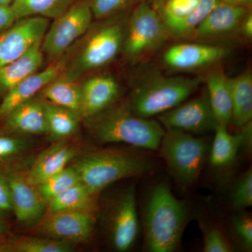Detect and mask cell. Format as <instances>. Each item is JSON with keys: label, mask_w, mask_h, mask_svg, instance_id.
I'll list each match as a JSON object with an SVG mask.
<instances>
[{"label": "cell", "mask_w": 252, "mask_h": 252, "mask_svg": "<svg viewBox=\"0 0 252 252\" xmlns=\"http://www.w3.org/2000/svg\"><path fill=\"white\" fill-rule=\"evenodd\" d=\"M74 244L44 236L11 238V252H71Z\"/></svg>", "instance_id": "f1b7e54d"}, {"label": "cell", "mask_w": 252, "mask_h": 252, "mask_svg": "<svg viewBox=\"0 0 252 252\" xmlns=\"http://www.w3.org/2000/svg\"><path fill=\"white\" fill-rule=\"evenodd\" d=\"M226 48L203 43H181L169 48L162 61L170 69L190 72L212 67L226 57Z\"/></svg>", "instance_id": "5bb4252c"}, {"label": "cell", "mask_w": 252, "mask_h": 252, "mask_svg": "<svg viewBox=\"0 0 252 252\" xmlns=\"http://www.w3.org/2000/svg\"><path fill=\"white\" fill-rule=\"evenodd\" d=\"M240 131L232 135L228 126L219 124L210 152V162L215 168H223L234 162L240 149H251L252 122L240 127Z\"/></svg>", "instance_id": "d6986e66"}, {"label": "cell", "mask_w": 252, "mask_h": 252, "mask_svg": "<svg viewBox=\"0 0 252 252\" xmlns=\"http://www.w3.org/2000/svg\"><path fill=\"white\" fill-rule=\"evenodd\" d=\"M205 81L209 101L217 122L228 126L232 117L229 78L221 67H217L207 74Z\"/></svg>", "instance_id": "7402d4cb"}, {"label": "cell", "mask_w": 252, "mask_h": 252, "mask_svg": "<svg viewBox=\"0 0 252 252\" xmlns=\"http://www.w3.org/2000/svg\"><path fill=\"white\" fill-rule=\"evenodd\" d=\"M64 69V63L59 61L45 69L36 72L21 81L4 94L0 103V119H4L18 106L34 98L49 83L59 77Z\"/></svg>", "instance_id": "e0dca14e"}, {"label": "cell", "mask_w": 252, "mask_h": 252, "mask_svg": "<svg viewBox=\"0 0 252 252\" xmlns=\"http://www.w3.org/2000/svg\"><path fill=\"white\" fill-rule=\"evenodd\" d=\"M17 21L11 5H0V33L11 27Z\"/></svg>", "instance_id": "8d00e7d4"}, {"label": "cell", "mask_w": 252, "mask_h": 252, "mask_svg": "<svg viewBox=\"0 0 252 252\" xmlns=\"http://www.w3.org/2000/svg\"><path fill=\"white\" fill-rule=\"evenodd\" d=\"M45 102L46 122L50 140L56 142L67 140L79 127V115L64 107Z\"/></svg>", "instance_id": "4316f807"}, {"label": "cell", "mask_w": 252, "mask_h": 252, "mask_svg": "<svg viewBox=\"0 0 252 252\" xmlns=\"http://www.w3.org/2000/svg\"><path fill=\"white\" fill-rule=\"evenodd\" d=\"M124 28L113 22L99 28L89 38L73 68L72 77L94 70L109 64L115 59L124 46Z\"/></svg>", "instance_id": "30bf717a"}, {"label": "cell", "mask_w": 252, "mask_h": 252, "mask_svg": "<svg viewBox=\"0 0 252 252\" xmlns=\"http://www.w3.org/2000/svg\"><path fill=\"white\" fill-rule=\"evenodd\" d=\"M239 32L241 33L244 37L251 39L252 37V11H249L245 15L243 21L240 23Z\"/></svg>", "instance_id": "74e56055"}, {"label": "cell", "mask_w": 252, "mask_h": 252, "mask_svg": "<svg viewBox=\"0 0 252 252\" xmlns=\"http://www.w3.org/2000/svg\"><path fill=\"white\" fill-rule=\"evenodd\" d=\"M13 213L12 198L7 177L0 170V218Z\"/></svg>", "instance_id": "d590c367"}, {"label": "cell", "mask_w": 252, "mask_h": 252, "mask_svg": "<svg viewBox=\"0 0 252 252\" xmlns=\"http://www.w3.org/2000/svg\"><path fill=\"white\" fill-rule=\"evenodd\" d=\"M231 227L233 233L244 249L248 252L252 249V220L249 215H235L232 219Z\"/></svg>", "instance_id": "e575fe53"}, {"label": "cell", "mask_w": 252, "mask_h": 252, "mask_svg": "<svg viewBox=\"0 0 252 252\" xmlns=\"http://www.w3.org/2000/svg\"><path fill=\"white\" fill-rule=\"evenodd\" d=\"M54 142L36 158L26 173L28 182L33 185L62 171L77 156V149L68 139Z\"/></svg>", "instance_id": "ac0fdd59"}, {"label": "cell", "mask_w": 252, "mask_h": 252, "mask_svg": "<svg viewBox=\"0 0 252 252\" xmlns=\"http://www.w3.org/2000/svg\"><path fill=\"white\" fill-rule=\"evenodd\" d=\"M76 0H14L11 6L17 20L41 16L56 18L67 11Z\"/></svg>", "instance_id": "83f0119b"}, {"label": "cell", "mask_w": 252, "mask_h": 252, "mask_svg": "<svg viewBox=\"0 0 252 252\" xmlns=\"http://www.w3.org/2000/svg\"><path fill=\"white\" fill-rule=\"evenodd\" d=\"M94 214L79 211L45 212L35 225L41 236L72 244L88 241L95 225Z\"/></svg>", "instance_id": "8fae6325"}, {"label": "cell", "mask_w": 252, "mask_h": 252, "mask_svg": "<svg viewBox=\"0 0 252 252\" xmlns=\"http://www.w3.org/2000/svg\"><path fill=\"white\" fill-rule=\"evenodd\" d=\"M201 80L200 77L152 76L135 86L127 106L139 117H157L187 100L198 90Z\"/></svg>", "instance_id": "277c9868"}, {"label": "cell", "mask_w": 252, "mask_h": 252, "mask_svg": "<svg viewBox=\"0 0 252 252\" xmlns=\"http://www.w3.org/2000/svg\"><path fill=\"white\" fill-rule=\"evenodd\" d=\"M230 204L237 210L252 205V170L251 167L235 182L230 193Z\"/></svg>", "instance_id": "1f68e13d"}, {"label": "cell", "mask_w": 252, "mask_h": 252, "mask_svg": "<svg viewBox=\"0 0 252 252\" xmlns=\"http://www.w3.org/2000/svg\"><path fill=\"white\" fill-rule=\"evenodd\" d=\"M41 43L36 44L16 61L0 67V94H6L21 81L39 70L44 54Z\"/></svg>", "instance_id": "603a6c76"}, {"label": "cell", "mask_w": 252, "mask_h": 252, "mask_svg": "<svg viewBox=\"0 0 252 252\" xmlns=\"http://www.w3.org/2000/svg\"><path fill=\"white\" fill-rule=\"evenodd\" d=\"M203 235V252H230L233 251L231 245L224 234L215 225L200 222Z\"/></svg>", "instance_id": "d6a6232c"}, {"label": "cell", "mask_w": 252, "mask_h": 252, "mask_svg": "<svg viewBox=\"0 0 252 252\" xmlns=\"http://www.w3.org/2000/svg\"><path fill=\"white\" fill-rule=\"evenodd\" d=\"M6 233H7V228L3 220L0 218V235L6 234Z\"/></svg>", "instance_id": "60d3db41"}, {"label": "cell", "mask_w": 252, "mask_h": 252, "mask_svg": "<svg viewBox=\"0 0 252 252\" xmlns=\"http://www.w3.org/2000/svg\"><path fill=\"white\" fill-rule=\"evenodd\" d=\"M167 35L157 10L147 0H143L132 11L123 47L126 56L136 61L160 49L167 41Z\"/></svg>", "instance_id": "8992f818"}, {"label": "cell", "mask_w": 252, "mask_h": 252, "mask_svg": "<svg viewBox=\"0 0 252 252\" xmlns=\"http://www.w3.org/2000/svg\"><path fill=\"white\" fill-rule=\"evenodd\" d=\"M97 195L79 182L49 200L45 212L79 211L94 214L97 210Z\"/></svg>", "instance_id": "d4e9b609"}, {"label": "cell", "mask_w": 252, "mask_h": 252, "mask_svg": "<svg viewBox=\"0 0 252 252\" xmlns=\"http://www.w3.org/2000/svg\"><path fill=\"white\" fill-rule=\"evenodd\" d=\"M6 234L0 235V252H11V238Z\"/></svg>", "instance_id": "ab89813d"}, {"label": "cell", "mask_w": 252, "mask_h": 252, "mask_svg": "<svg viewBox=\"0 0 252 252\" xmlns=\"http://www.w3.org/2000/svg\"><path fill=\"white\" fill-rule=\"evenodd\" d=\"M165 130H177L193 135L215 132L219 125L206 90L195 98L185 100L177 107L157 116Z\"/></svg>", "instance_id": "9c48e42d"}, {"label": "cell", "mask_w": 252, "mask_h": 252, "mask_svg": "<svg viewBox=\"0 0 252 252\" xmlns=\"http://www.w3.org/2000/svg\"><path fill=\"white\" fill-rule=\"evenodd\" d=\"M93 18L91 0L75 1L48 28L42 51L51 58L59 57L87 31Z\"/></svg>", "instance_id": "ba28073f"}, {"label": "cell", "mask_w": 252, "mask_h": 252, "mask_svg": "<svg viewBox=\"0 0 252 252\" xmlns=\"http://www.w3.org/2000/svg\"><path fill=\"white\" fill-rule=\"evenodd\" d=\"M34 145V141L27 136L7 132L0 133V170L11 167V164L30 152Z\"/></svg>", "instance_id": "f546056e"}, {"label": "cell", "mask_w": 252, "mask_h": 252, "mask_svg": "<svg viewBox=\"0 0 252 252\" xmlns=\"http://www.w3.org/2000/svg\"><path fill=\"white\" fill-rule=\"evenodd\" d=\"M106 229L115 251L127 252L140 233V221L134 186L124 189L112 199L105 215Z\"/></svg>", "instance_id": "52a82bcc"}, {"label": "cell", "mask_w": 252, "mask_h": 252, "mask_svg": "<svg viewBox=\"0 0 252 252\" xmlns=\"http://www.w3.org/2000/svg\"><path fill=\"white\" fill-rule=\"evenodd\" d=\"M148 158L130 152L103 149L88 152L76 159L72 166L81 183L98 194L118 181L143 177L153 172Z\"/></svg>", "instance_id": "3957f363"}, {"label": "cell", "mask_w": 252, "mask_h": 252, "mask_svg": "<svg viewBox=\"0 0 252 252\" xmlns=\"http://www.w3.org/2000/svg\"><path fill=\"white\" fill-rule=\"evenodd\" d=\"M79 182H80L79 176L71 165L56 175L51 176L36 187L41 198L47 204L51 199Z\"/></svg>", "instance_id": "4dcf8cb0"}, {"label": "cell", "mask_w": 252, "mask_h": 252, "mask_svg": "<svg viewBox=\"0 0 252 252\" xmlns=\"http://www.w3.org/2000/svg\"><path fill=\"white\" fill-rule=\"evenodd\" d=\"M87 120L91 135L102 144L123 143L157 150L165 132L158 120L136 115L127 104L112 105Z\"/></svg>", "instance_id": "7a4b0ae2"}, {"label": "cell", "mask_w": 252, "mask_h": 252, "mask_svg": "<svg viewBox=\"0 0 252 252\" xmlns=\"http://www.w3.org/2000/svg\"><path fill=\"white\" fill-rule=\"evenodd\" d=\"M220 1L224 4L252 9V0H220Z\"/></svg>", "instance_id": "f35d334b"}, {"label": "cell", "mask_w": 252, "mask_h": 252, "mask_svg": "<svg viewBox=\"0 0 252 252\" xmlns=\"http://www.w3.org/2000/svg\"><path fill=\"white\" fill-rule=\"evenodd\" d=\"M2 170L9 181L16 220L23 226L35 225L45 213L46 202L36 186L28 182L26 174L13 167Z\"/></svg>", "instance_id": "9a60e30c"}, {"label": "cell", "mask_w": 252, "mask_h": 252, "mask_svg": "<svg viewBox=\"0 0 252 252\" xmlns=\"http://www.w3.org/2000/svg\"><path fill=\"white\" fill-rule=\"evenodd\" d=\"M251 9L220 2L209 13L190 36L195 39H210L233 34Z\"/></svg>", "instance_id": "ffe728a7"}, {"label": "cell", "mask_w": 252, "mask_h": 252, "mask_svg": "<svg viewBox=\"0 0 252 252\" xmlns=\"http://www.w3.org/2000/svg\"><path fill=\"white\" fill-rule=\"evenodd\" d=\"M189 218L183 200L161 182L149 193L144 209V248L149 252H173L180 247Z\"/></svg>", "instance_id": "6da1fadb"}, {"label": "cell", "mask_w": 252, "mask_h": 252, "mask_svg": "<svg viewBox=\"0 0 252 252\" xmlns=\"http://www.w3.org/2000/svg\"><path fill=\"white\" fill-rule=\"evenodd\" d=\"M142 1L143 0H91V8L94 18L103 19L122 12Z\"/></svg>", "instance_id": "836d02e7"}, {"label": "cell", "mask_w": 252, "mask_h": 252, "mask_svg": "<svg viewBox=\"0 0 252 252\" xmlns=\"http://www.w3.org/2000/svg\"><path fill=\"white\" fill-rule=\"evenodd\" d=\"M14 0H0V5H11Z\"/></svg>", "instance_id": "b9f144b4"}, {"label": "cell", "mask_w": 252, "mask_h": 252, "mask_svg": "<svg viewBox=\"0 0 252 252\" xmlns=\"http://www.w3.org/2000/svg\"><path fill=\"white\" fill-rule=\"evenodd\" d=\"M49 23V18L41 16L20 18L0 33V67L19 59L42 42Z\"/></svg>", "instance_id": "4fadbf2b"}, {"label": "cell", "mask_w": 252, "mask_h": 252, "mask_svg": "<svg viewBox=\"0 0 252 252\" xmlns=\"http://www.w3.org/2000/svg\"><path fill=\"white\" fill-rule=\"evenodd\" d=\"M4 132L23 136L47 135L45 102L32 98L4 118Z\"/></svg>", "instance_id": "44dd1931"}, {"label": "cell", "mask_w": 252, "mask_h": 252, "mask_svg": "<svg viewBox=\"0 0 252 252\" xmlns=\"http://www.w3.org/2000/svg\"><path fill=\"white\" fill-rule=\"evenodd\" d=\"M81 92L79 115L89 119L112 107L120 94V87L112 76L97 75L87 79Z\"/></svg>", "instance_id": "2e32d148"}, {"label": "cell", "mask_w": 252, "mask_h": 252, "mask_svg": "<svg viewBox=\"0 0 252 252\" xmlns=\"http://www.w3.org/2000/svg\"><path fill=\"white\" fill-rule=\"evenodd\" d=\"M41 91L46 102L80 114L81 86L72 78L58 77Z\"/></svg>", "instance_id": "484cf974"}, {"label": "cell", "mask_w": 252, "mask_h": 252, "mask_svg": "<svg viewBox=\"0 0 252 252\" xmlns=\"http://www.w3.org/2000/svg\"><path fill=\"white\" fill-rule=\"evenodd\" d=\"M160 155L173 178L183 188L198 180L209 153L205 139L177 130H165L160 142Z\"/></svg>", "instance_id": "5b68a950"}, {"label": "cell", "mask_w": 252, "mask_h": 252, "mask_svg": "<svg viewBox=\"0 0 252 252\" xmlns=\"http://www.w3.org/2000/svg\"><path fill=\"white\" fill-rule=\"evenodd\" d=\"M160 14L168 34L190 36L220 0H158Z\"/></svg>", "instance_id": "7c38bea8"}, {"label": "cell", "mask_w": 252, "mask_h": 252, "mask_svg": "<svg viewBox=\"0 0 252 252\" xmlns=\"http://www.w3.org/2000/svg\"><path fill=\"white\" fill-rule=\"evenodd\" d=\"M232 101V117L230 123L240 128L252 122V74L245 71L236 77L229 78Z\"/></svg>", "instance_id": "cb8c5ba5"}]
</instances>
